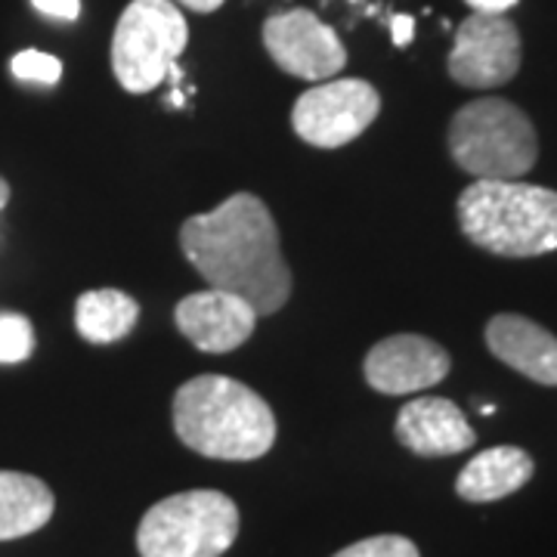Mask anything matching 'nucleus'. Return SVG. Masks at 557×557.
Listing matches in <instances>:
<instances>
[{
    "instance_id": "obj_5",
    "label": "nucleus",
    "mask_w": 557,
    "mask_h": 557,
    "mask_svg": "<svg viewBox=\"0 0 557 557\" xmlns=\"http://www.w3.org/2000/svg\"><path fill=\"white\" fill-rule=\"evenodd\" d=\"M239 536V508L218 490L156 502L137 530L139 557H223Z\"/></svg>"
},
{
    "instance_id": "obj_16",
    "label": "nucleus",
    "mask_w": 557,
    "mask_h": 557,
    "mask_svg": "<svg viewBox=\"0 0 557 557\" xmlns=\"http://www.w3.org/2000/svg\"><path fill=\"white\" fill-rule=\"evenodd\" d=\"M139 304L119 288L84 292L75 304V329L90 344H115L134 332Z\"/></svg>"
},
{
    "instance_id": "obj_22",
    "label": "nucleus",
    "mask_w": 557,
    "mask_h": 557,
    "mask_svg": "<svg viewBox=\"0 0 557 557\" xmlns=\"http://www.w3.org/2000/svg\"><path fill=\"white\" fill-rule=\"evenodd\" d=\"M468 7H474L478 13H505V10H511L518 0H465Z\"/></svg>"
},
{
    "instance_id": "obj_24",
    "label": "nucleus",
    "mask_w": 557,
    "mask_h": 557,
    "mask_svg": "<svg viewBox=\"0 0 557 557\" xmlns=\"http://www.w3.org/2000/svg\"><path fill=\"white\" fill-rule=\"evenodd\" d=\"M7 201H10V183L0 177V211L7 208Z\"/></svg>"
},
{
    "instance_id": "obj_9",
    "label": "nucleus",
    "mask_w": 557,
    "mask_h": 557,
    "mask_svg": "<svg viewBox=\"0 0 557 557\" xmlns=\"http://www.w3.org/2000/svg\"><path fill=\"white\" fill-rule=\"evenodd\" d=\"M263 47L282 72L300 81H332L347 65V47L310 10H288L263 22Z\"/></svg>"
},
{
    "instance_id": "obj_1",
    "label": "nucleus",
    "mask_w": 557,
    "mask_h": 557,
    "mask_svg": "<svg viewBox=\"0 0 557 557\" xmlns=\"http://www.w3.org/2000/svg\"><path fill=\"white\" fill-rule=\"evenodd\" d=\"M180 248L211 288L245 298L258 317H273L292 298L276 220L251 193H236L214 211L186 220Z\"/></svg>"
},
{
    "instance_id": "obj_12",
    "label": "nucleus",
    "mask_w": 557,
    "mask_h": 557,
    "mask_svg": "<svg viewBox=\"0 0 557 557\" xmlns=\"http://www.w3.org/2000/svg\"><path fill=\"white\" fill-rule=\"evenodd\" d=\"M397 440L421 458L458 456L478 443L474 428L453 399L421 397L406 403L397 416Z\"/></svg>"
},
{
    "instance_id": "obj_20",
    "label": "nucleus",
    "mask_w": 557,
    "mask_h": 557,
    "mask_svg": "<svg viewBox=\"0 0 557 557\" xmlns=\"http://www.w3.org/2000/svg\"><path fill=\"white\" fill-rule=\"evenodd\" d=\"M44 16H53V20L75 22L81 16V0H32Z\"/></svg>"
},
{
    "instance_id": "obj_4",
    "label": "nucleus",
    "mask_w": 557,
    "mask_h": 557,
    "mask_svg": "<svg viewBox=\"0 0 557 557\" xmlns=\"http://www.w3.org/2000/svg\"><path fill=\"white\" fill-rule=\"evenodd\" d=\"M449 156L474 180H520L539 159L536 127L515 102L483 97L449 121Z\"/></svg>"
},
{
    "instance_id": "obj_10",
    "label": "nucleus",
    "mask_w": 557,
    "mask_h": 557,
    "mask_svg": "<svg viewBox=\"0 0 557 557\" xmlns=\"http://www.w3.org/2000/svg\"><path fill=\"white\" fill-rule=\"evenodd\" d=\"M449 369H453V357L446 354V347L412 332L379 341L362 362L369 387L387 397L428 391L446 379Z\"/></svg>"
},
{
    "instance_id": "obj_18",
    "label": "nucleus",
    "mask_w": 557,
    "mask_h": 557,
    "mask_svg": "<svg viewBox=\"0 0 557 557\" xmlns=\"http://www.w3.org/2000/svg\"><path fill=\"white\" fill-rule=\"evenodd\" d=\"M335 557H421L418 545L406 536H369L341 548Z\"/></svg>"
},
{
    "instance_id": "obj_14",
    "label": "nucleus",
    "mask_w": 557,
    "mask_h": 557,
    "mask_svg": "<svg viewBox=\"0 0 557 557\" xmlns=\"http://www.w3.org/2000/svg\"><path fill=\"white\" fill-rule=\"evenodd\" d=\"M536 474L533 456L523 453L520 446H493L474 456L456 480V493L465 502H498L505 496H515Z\"/></svg>"
},
{
    "instance_id": "obj_21",
    "label": "nucleus",
    "mask_w": 557,
    "mask_h": 557,
    "mask_svg": "<svg viewBox=\"0 0 557 557\" xmlns=\"http://www.w3.org/2000/svg\"><path fill=\"white\" fill-rule=\"evenodd\" d=\"M391 32H394V44H397V47H409V44H412V35H416V20L399 13V16L391 20Z\"/></svg>"
},
{
    "instance_id": "obj_7",
    "label": "nucleus",
    "mask_w": 557,
    "mask_h": 557,
    "mask_svg": "<svg viewBox=\"0 0 557 557\" xmlns=\"http://www.w3.org/2000/svg\"><path fill=\"white\" fill-rule=\"evenodd\" d=\"M379 90L362 78L322 81L300 94L292 112V127L317 149H341L379 119Z\"/></svg>"
},
{
    "instance_id": "obj_11",
    "label": "nucleus",
    "mask_w": 557,
    "mask_h": 557,
    "mask_svg": "<svg viewBox=\"0 0 557 557\" xmlns=\"http://www.w3.org/2000/svg\"><path fill=\"white\" fill-rule=\"evenodd\" d=\"M177 329L186 341L201 350V354H230L242 347L258 329V313L255 307L239 295L220 292V288H205L196 295H186L180 300Z\"/></svg>"
},
{
    "instance_id": "obj_8",
    "label": "nucleus",
    "mask_w": 557,
    "mask_h": 557,
    "mask_svg": "<svg viewBox=\"0 0 557 557\" xmlns=\"http://www.w3.org/2000/svg\"><path fill=\"white\" fill-rule=\"evenodd\" d=\"M520 32L505 13H474L458 25L449 53V75L461 87L490 90L520 72Z\"/></svg>"
},
{
    "instance_id": "obj_23",
    "label": "nucleus",
    "mask_w": 557,
    "mask_h": 557,
    "mask_svg": "<svg viewBox=\"0 0 557 557\" xmlns=\"http://www.w3.org/2000/svg\"><path fill=\"white\" fill-rule=\"evenodd\" d=\"M177 7H186V10H196V13H214L220 10L226 0H174Z\"/></svg>"
},
{
    "instance_id": "obj_3",
    "label": "nucleus",
    "mask_w": 557,
    "mask_h": 557,
    "mask_svg": "<svg viewBox=\"0 0 557 557\" xmlns=\"http://www.w3.org/2000/svg\"><path fill=\"white\" fill-rule=\"evenodd\" d=\"M458 226L496 258L557 251V193L523 180H474L456 205Z\"/></svg>"
},
{
    "instance_id": "obj_19",
    "label": "nucleus",
    "mask_w": 557,
    "mask_h": 557,
    "mask_svg": "<svg viewBox=\"0 0 557 557\" xmlns=\"http://www.w3.org/2000/svg\"><path fill=\"white\" fill-rule=\"evenodd\" d=\"M13 75L20 81H35V84H57L62 78V62L40 50H22L10 62Z\"/></svg>"
},
{
    "instance_id": "obj_15",
    "label": "nucleus",
    "mask_w": 557,
    "mask_h": 557,
    "mask_svg": "<svg viewBox=\"0 0 557 557\" xmlns=\"http://www.w3.org/2000/svg\"><path fill=\"white\" fill-rule=\"evenodd\" d=\"M53 511L57 498L44 480L22 471H0V542L38 533Z\"/></svg>"
},
{
    "instance_id": "obj_6",
    "label": "nucleus",
    "mask_w": 557,
    "mask_h": 557,
    "mask_svg": "<svg viewBox=\"0 0 557 557\" xmlns=\"http://www.w3.org/2000/svg\"><path fill=\"white\" fill-rule=\"evenodd\" d=\"M189 44L174 0H131L112 38V72L127 94H149L171 75Z\"/></svg>"
},
{
    "instance_id": "obj_13",
    "label": "nucleus",
    "mask_w": 557,
    "mask_h": 557,
    "mask_svg": "<svg viewBox=\"0 0 557 557\" xmlns=\"http://www.w3.org/2000/svg\"><path fill=\"white\" fill-rule=\"evenodd\" d=\"M486 347L523 379L557 387V335L518 313H498L486 322Z\"/></svg>"
},
{
    "instance_id": "obj_17",
    "label": "nucleus",
    "mask_w": 557,
    "mask_h": 557,
    "mask_svg": "<svg viewBox=\"0 0 557 557\" xmlns=\"http://www.w3.org/2000/svg\"><path fill=\"white\" fill-rule=\"evenodd\" d=\"M35 350V329L20 313H0V362H22Z\"/></svg>"
},
{
    "instance_id": "obj_2",
    "label": "nucleus",
    "mask_w": 557,
    "mask_h": 557,
    "mask_svg": "<svg viewBox=\"0 0 557 557\" xmlns=\"http://www.w3.org/2000/svg\"><path fill=\"white\" fill-rule=\"evenodd\" d=\"M174 431L183 446L218 461H255L276 443V416L248 384L199 375L174 394Z\"/></svg>"
}]
</instances>
